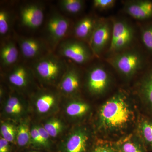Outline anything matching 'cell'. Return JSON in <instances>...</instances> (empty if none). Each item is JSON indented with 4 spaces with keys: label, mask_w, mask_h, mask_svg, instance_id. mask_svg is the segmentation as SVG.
I'll return each instance as SVG.
<instances>
[{
    "label": "cell",
    "mask_w": 152,
    "mask_h": 152,
    "mask_svg": "<svg viewBox=\"0 0 152 152\" xmlns=\"http://www.w3.org/2000/svg\"><path fill=\"white\" fill-rule=\"evenodd\" d=\"M141 113L135 102L119 90L99 109L96 122L99 139L115 142L135 130Z\"/></svg>",
    "instance_id": "6da1fadb"
},
{
    "label": "cell",
    "mask_w": 152,
    "mask_h": 152,
    "mask_svg": "<svg viewBox=\"0 0 152 152\" xmlns=\"http://www.w3.org/2000/svg\"><path fill=\"white\" fill-rule=\"evenodd\" d=\"M68 64L59 57L52 53H47L34 61V72L42 80L54 83L66 71Z\"/></svg>",
    "instance_id": "7a4b0ae2"
},
{
    "label": "cell",
    "mask_w": 152,
    "mask_h": 152,
    "mask_svg": "<svg viewBox=\"0 0 152 152\" xmlns=\"http://www.w3.org/2000/svg\"><path fill=\"white\" fill-rule=\"evenodd\" d=\"M109 63L123 77L131 79L143 66L144 60L141 54L136 51H123L114 55Z\"/></svg>",
    "instance_id": "3957f363"
},
{
    "label": "cell",
    "mask_w": 152,
    "mask_h": 152,
    "mask_svg": "<svg viewBox=\"0 0 152 152\" xmlns=\"http://www.w3.org/2000/svg\"><path fill=\"white\" fill-rule=\"evenodd\" d=\"M134 36V30L127 22L121 20H113L109 53L115 55L123 51L132 43Z\"/></svg>",
    "instance_id": "277c9868"
},
{
    "label": "cell",
    "mask_w": 152,
    "mask_h": 152,
    "mask_svg": "<svg viewBox=\"0 0 152 152\" xmlns=\"http://www.w3.org/2000/svg\"><path fill=\"white\" fill-rule=\"evenodd\" d=\"M58 53L62 57L79 64L88 62L93 55L89 46L77 39H68L61 42L58 45Z\"/></svg>",
    "instance_id": "5b68a950"
},
{
    "label": "cell",
    "mask_w": 152,
    "mask_h": 152,
    "mask_svg": "<svg viewBox=\"0 0 152 152\" xmlns=\"http://www.w3.org/2000/svg\"><path fill=\"white\" fill-rule=\"evenodd\" d=\"M111 83V76L103 66H94L89 70L86 86L91 94L96 96L104 94L108 90Z\"/></svg>",
    "instance_id": "8992f818"
},
{
    "label": "cell",
    "mask_w": 152,
    "mask_h": 152,
    "mask_svg": "<svg viewBox=\"0 0 152 152\" xmlns=\"http://www.w3.org/2000/svg\"><path fill=\"white\" fill-rule=\"evenodd\" d=\"M70 26V22L59 13L52 14L46 25V31L48 41L52 48H55L62 42Z\"/></svg>",
    "instance_id": "52a82bcc"
},
{
    "label": "cell",
    "mask_w": 152,
    "mask_h": 152,
    "mask_svg": "<svg viewBox=\"0 0 152 152\" xmlns=\"http://www.w3.org/2000/svg\"><path fill=\"white\" fill-rule=\"evenodd\" d=\"M112 33V24L107 20H98L91 37L89 46L93 55L99 57L110 42Z\"/></svg>",
    "instance_id": "ba28073f"
},
{
    "label": "cell",
    "mask_w": 152,
    "mask_h": 152,
    "mask_svg": "<svg viewBox=\"0 0 152 152\" xmlns=\"http://www.w3.org/2000/svg\"><path fill=\"white\" fill-rule=\"evenodd\" d=\"M91 140L87 128L79 127L71 133L62 152H90L93 145H91Z\"/></svg>",
    "instance_id": "9c48e42d"
},
{
    "label": "cell",
    "mask_w": 152,
    "mask_h": 152,
    "mask_svg": "<svg viewBox=\"0 0 152 152\" xmlns=\"http://www.w3.org/2000/svg\"><path fill=\"white\" fill-rule=\"evenodd\" d=\"M44 9L39 3H30L22 6L20 10L22 25L31 29L39 27L44 21Z\"/></svg>",
    "instance_id": "30bf717a"
},
{
    "label": "cell",
    "mask_w": 152,
    "mask_h": 152,
    "mask_svg": "<svg viewBox=\"0 0 152 152\" xmlns=\"http://www.w3.org/2000/svg\"><path fill=\"white\" fill-rule=\"evenodd\" d=\"M18 43L23 57L27 59L35 60L47 54L45 53L48 51L47 45L39 39L20 37Z\"/></svg>",
    "instance_id": "8fae6325"
},
{
    "label": "cell",
    "mask_w": 152,
    "mask_h": 152,
    "mask_svg": "<svg viewBox=\"0 0 152 152\" xmlns=\"http://www.w3.org/2000/svg\"><path fill=\"white\" fill-rule=\"evenodd\" d=\"M138 94L143 114L152 118V67L139 82Z\"/></svg>",
    "instance_id": "7c38bea8"
},
{
    "label": "cell",
    "mask_w": 152,
    "mask_h": 152,
    "mask_svg": "<svg viewBox=\"0 0 152 152\" xmlns=\"http://www.w3.org/2000/svg\"><path fill=\"white\" fill-rule=\"evenodd\" d=\"M124 10L126 13L133 18L144 20L152 17V1L139 0L128 2Z\"/></svg>",
    "instance_id": "4fadbf2b"
},
{
    "label": "cell",
    "mask_w": 152,
    "mask_h": 152,
    "mask_svg": "<svg viewBox=\"0 0 152 152\" xmlns=\"http://www.w3.org/2000/svg\"><path fill=\"white\" fill-rule=\"evenodd\" d=\"M80 87V74L78 69L73 65H68L60 83V89L67 94H74L79 91Z\"/></svg>",
    "instance_id": "5bb4252c"
},
{
    "label": "cell",
    "mask_w": 152,
    "mask_h": 152,
    "mask_svg": "<svg viewBox=\"0 0 152 152\" xmlns=\"http://www.w3.org/2000/svg\"><path fill=\"white\" fill-rule=\"evenodd\" d=\"M135 132L148 152H152V118L141 113Z\"/></svg>",
    "instance_id": "9a60e30c"
},
{
    "label": "cell",
    "mask_w": 152,
    "mask_h": 152,
    "mask_svg": "<svg viewBox=\"0 0 152 152\" xmlns=\"http://www.w3.org/2000/svg\"><path fill=\"white\" fill-rule=\"evenodd\" d=\"M97 21L90 16L80 20L74 27V37L77 39L89 43Z\"/></svg>",
    "instance_id": "2e32d148"
},
{
    "label": "cell",
    "mask_w": 152,
    "mask_h": 152,
    "mask_svg": "<svg viewBox=\"0 0 152 152\" xmlns=\"http://www.w3.org/2000/svg\"><path fill=\"white\" fill-rule=\"evenodd\" d=\"M115 142L119 152H148L134 131Z\"/></svg>",
    "instance_id": "e0dca14e"
},
{
    "label": "cell",
    "mask_w": 152,
    "mask_h": 152,
    "mask_svg": "<svg viewBox=\"0 0 152 152\" xmlns=\"http://www.w3.org/2000/svg\"><path fill=\"white\" fill-rule=\"evenodd\" d=\"M19 57L16 44L12 40L6 41L1 46L0 50L1 65L3 67L15 65Z\"/></svg>",
    "instance_id": "ac0fdd59"
},
{
    "label": "cell",
    "mask_w": 152,
    "mask_h": 152,
    "mask_svg": "<svg viewBox=\"0 0 152 152\" xmlns=\"http://www.w3.org/2000/svg\"><path fill=\"white\" fill-rule=\"evenodd\" d=\"M31 76V71L27 66L22 64L14 66L9 77L10 83L15 86L23 88L27 86Z\"/></svg>",
    "instance_id": "d6986e66"
},
{
    "label": "cell",
    "mask_w": 152,
    "mask_h": 152,
    "mask_svg": "<svg viewBox=\"0 0 152 152\" xmlns=\"http://www.w3.org/2000/svg\"><path fill=\"white\" fill-rule=\"evenodd\" d=\"M91 110V107L84 101L76 100L67 106L66 112L68 115L75 118H81L87 115Z\"/></svg>",
    "instance_id": "ffe728a7"
},
{
    "label": "cell",
    "mask_w": 152,
    "mask_h": 152,
    "mask_svg": "<svg viewBox=\"0 0 152 152\" xmlns=\"http://www.w3.org/2000/svg\"><path fill=\"white\" fill-rule=\"evenodd\" d=\"M58 3L62 10L71 15L80 13L85 7V1L83 0H61Z\"/></svg>",
    "instance_id": "44dd1931"
},
{
    "label": "cell",
    "mask_w": 152,
    "mask_h": 152,
    "mask_svg": "<svg viewBox=\"0 0 152 152\" xmlns=\"http://www.w3.org/2000/svg\"><path fill=\"white\" fill-rule=\"evenodd\" d=\"M55 96L51 93H45L38 98L36 106L38 111L44 113L49 111L55 103Z\"/></svg>",
    "instance_id": "7402d4cb"
},
{
    "label": "cell",
    "mask_w": 152,
    "mask_h": 152,
    "mask_svg": "<svg viewBox=\"0 0 152 152\" xmlns=\"http://www.w3.org/2000/svg\"><path fill=\"white\" fill-rule=\"evenodd\" d=\"M90 152H119L115 142L97 139Z\"/></svg>",
    "instance_id": "603a6c76"
},
{
    "label": "cell",
    "mask_w": 152,
    "mask_h": 152,
    "mask_svg": "<svg viewBox=\"0 0 152 152\" xmlns=\"http://www.w3.org/2000/svg\"><path fill=\"white\" fill-rule=\"evenodd\" d=\"M12 24V15L5 9L0 11V35L4 37L10 32Z\"/></svg>",
    "instance_id": "cb8c5ba5"
},
{
    "label": "cell",
    "mask_w": 152,
    "mask_h": 152,
    "mask_svg": "<svg viewBox=\"0 0 152 152\" xmlns=\"http://www.w3.org/2000/svg\"><path fill=\"white\" fill-rule=\"evenodd\" d=\"M17 134V142L20 146L27 145L31 138V131L27 124L23 123L19 126Z\"/></svg>",
    "instance_id": "d4e9b609"
},
{
    "label": "cell",
    "mask_w": 152,
    "mask_h": 152,
    "mask_svg": "<svg viewBox=\"0 0 152 152\" xmlns=\"http://www.w3.org/2000/svg\"><path fill=\"white\" fill-rule=\"evenodd\" d=\"M44 128L50 135V137H56L62 131V124L59 120L52 119L48 121L45 125Z\"/></svg>",
    "instance_id": "484cf974"
},
{
    "label": "cell",
    "mask_w": 152,
    "mask_h": 152,
    "mask_svg": "<svg viewBox=\"0 0 152 152\" xmlns=\"http://www.w3.org/2000/svg\"><path fill=\"white\" fill-rule=\"evenodd\" d=\"M141 39L147 50L152 53V24L148 25L142 29Z\"/></svg>",
    "instance_id": "4316f807"
},
{
    "label": "cell",
    "mask_w": 152,
    "mask_h": 152,
    "mask_svg": "<svg viewBox=\"0 0 152 152\" xmlns=\"http://www.w3.org/2000/svg\"><path fill=\"white\" fill-rule=\"evenodd\" d=\"M1 131L3 138L9 142H12L14 141L15 136V130L13 126L4 123L2 125Z\"/></svg>",
    "instance_id": "83f0119b"
},
{
    "label": "cell",
    "mask_w": 152,
    "mask_h": 152,
    "mask_svg": "<svg viewBox=\"0 0 152 152\" xmlns=\"http://www.w3.org/2000/svg\"><path fill=\"white\" fill-rule=\"evenodd\" d=\"M115 0H94L93 7L99 10L103 11L113 8L115 4Z\"/></svg>",
    "instance_id": "f1b7e54d"
},
{
    "label": "cell",
    "mask_w": 152,
    "mask_h": 152,
    "mask_svg": "<svg viewBox=\"0 0 152 152\" xmlns=\"http://www.w3.org/2000/svg\"><path fill=\"white\" fill-rule=\"evenodd\" d=\"M31 137L36 143L45 146L43 141L41 137L37 127H35L31 130Z\"/></svg>",
    "instance_id": "f546056e"
},
{
    "label": "cell",
    "mask_w": 152,
    "mask_h": 152,
    "mask_svg": "<svg viewBox=\"0 0 152 152\" xmlns=\"http://www.w3.org/2000/svg\"><path fill=\"white\" fill-rule=\"evenodd\" d=\"M7 105L17 110L20 113L22 111L21 104L18 99L16 97L14 96H11L8 100Z\"/></svg>",
    "instance_id": "4dcf8cb0"
},
{
    "label": "cell",
    "mask_w": 152,
    "mask_h": 152,
    "mask_svg": "<svg viewBox=\"0 0 152 152\" xmlns=\"http://www.w3.org/2000/svg\"><path fill=\"white\" fill-rule=\"evenodd\" d=\"M38 130L40 134L43 141L45 146H46L48 143L49 137H50L48 133L46 130L45 129L42 127H37Z\"/></svg>",
    "instance_id": "1f68e13d"
},
{
    "label": "cell",
    "mask_w": 152,
    "mask_h": 152,
    "mask_svg": "<svg viewBox=\"0 0 152 152\" xmlns=\"http://www.w3.org/2000/svg\"><path fill=\"white\" fill-rule=\"evenodd\" d=\"M9 142L4 138L0 139V152H10V147Z\"/></svg>",
    "instance_id": "d6a6232c"
},
{
    "label": "cell",
    "mask_w": 152,
    "mask_h": 152,
    "mask_svg": "<svg viewBox=\"0 0 152 152\" xmlns=\"http://www.w3.org/2000/svg\"><path fill=\"white\" fill-rule=\"evenodd\" d=\"M5 110L8 113L12 114V115H16V114L20 113L17 110H15V109L7 105H6Z\"/></svg>",
    "instance_id": "836d02e7"
},
{
    "label": "cell",
    "mask_w": 152,
    "mask_h": 152,
    "mask_svg": "<svg viewBox=\"0 0 152 152\" xmlns=\"http://www.w3.org/2000/svg\"><path fill=\"white\" fill-rule=\"evenodd\" d=\"M30 152H37V151H31Z\"/></svg>",
    "instance_id": "e575fe53"
}]
</instances>
